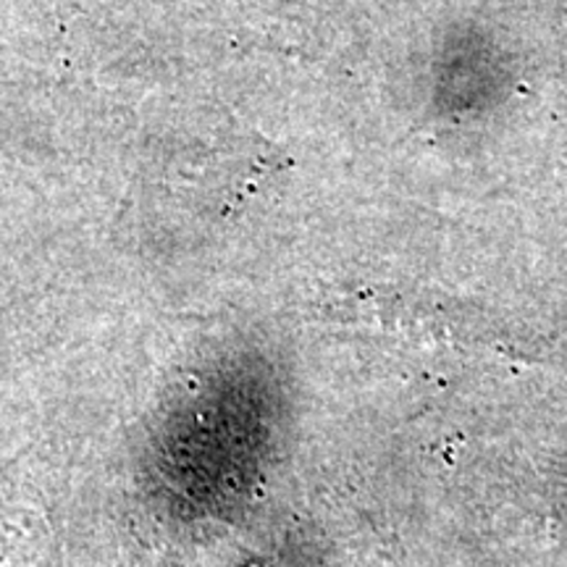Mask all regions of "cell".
Wrapping results in <instances>:
<instances>
[{
	"label": "cell",
	"mask_w": 567,
	"mask_h": 567,
	"mask_svg": "<svg viewBox=\"0 0 567 567\" xmlns=\"http://www.w3.org/2000/svg\"><path fill=\"white\" fill-rule=\"evenodd\" d=\"M252 567H258V565H252Z\"/></svg>",
	"instance_id": "cell-1"
}]
</instances>
